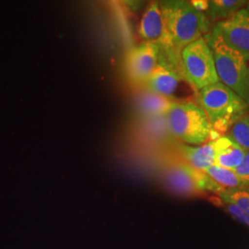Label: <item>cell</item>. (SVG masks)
<instances>
[{
	"mask_svg": "<svg viewBox=\"0 0 249 249\" xmlns=\"http://www.w3.org/2000/svg\"><path fill=\"white\" fill-rule=\"evenodd\" d=\"M191 4L194 6L195 9L201 11V12H206L207 9H208V5H209V1H191Z\"/></svg>",
	"mask_w": 249,
	"mask_h": 249,
	"instance_id": "ffe728a7",
	"label": "cell"
},
{
	"mask_svg": "<svg viewBox=\"0 0 249 249\" xmlns=\"http://www.w3.org/2000/svg\"><path fill=\"white\" fill-rule=\"evenodd\" d=\"M174 101L147 89L142 91L137 99L140 114L146 119L155 116H165Z\"/></svg>",
	"mask_w": 249,
	"mask_h": 249,
	"instance_id": "4fadbf2b",
	"label": "cell"
},
{
	"mask_svg": "<svg viewBox=\"0 0 249 249\" xmlns=\"http://www.w3.org/2000/svg\"><path fill=\"white\" fill-rule=\"evenodd\" d=\"M227 136L245 151H249V114L241 116L231 124Z\"/></svg>",
	"mask_w": 249,
	"mask_h": 249,
	"instance_id": "2e32d148",
	"label": "cell"
},
{
	"mask_svg": "<svg viewBox=\"0 0 249 249\" xmlns=\"http://www.w3.org/2000/svg\"><path fill=\"white\" fill-rule=\"evenodd\" d=\"M219 204H221V206L225 209V211L231 215L235 220L249 226V216L246 213H244L239 207H237L236 205L231 202L224 201L220 197H219Z\"/></svg>",
	"mask_w": 249,
	"mask_h": 249,
	"instance_id": "ac0fdd59",
	"label": "cell"
},
{
	"mask_svg": "<svg viewBox=\"0 0 249 249\" xmlns=\"http://www.w3.org/2000/svg\"><path fill=\"white\" fill-rule=\"evenodd\" d=\"M179 151L184 159L187 160V164L195 169L203 172L215 164L217 143L215 140L197 147L181 145L179 146Z\"/></svg>",
	"mask_w": 249,
	"mask_h": 249,
	"instance_id": "8fae6325",
	"label": "cell"
},
{
	"mask_svg": "<svg viewBox=\"0 0 249 249\" xmlns=\"http://www.w3.org/2000/svg\"><path fill=\"white\" fill-rule=\"evenodd\" d=\"M160 46L144 42L132 47L126 54L125 68L128 78L134 83H145L160 63Z\"/></svg>",
	"mask_w": 249,
	"mask_h": 249,
	"instance_id": "ba28073f",
	"label": "cell"
},
{
	"mask_svg": "<svg viewBox=\"0 0 249 249\" xmlns=\"http://www.w3.org/2000/svg\"><path fill=\"white\" fill-rule=\"evenodd\" d=\"M234 172L245 184L246 187H249V151L246 152L240 165L234 170Z\"/></svg>",
	"mask_w": 249,
	"mask_h": 249,
	"instance_id": "d6986e66",
	"label": "cell"
},
{
	"mask_svg": "<svg viewBox=\"0 0 249 249\" xmlns=\"http://www.w3.org/2000/svg\"><path fill=\"white\" fill-rule=\"evenodd\" d=\"M180 63L187 82L198 91L207 86L220 82L213 53L204 36L182 50Z\"/></svg>",
	"mask_w": 249,
	"mask_h": 249,
	"instance_id": "5b68a950",
	"label": "cell"
},
{
	"mask_svg": "<svg viewBox=\"0 0 249 249\" xmlns=\"http://www.w3.org/2000/svg\"><path fill=\"white\" fill-rule=\"evenodd\" d=\"M218 196L224 201H228L236 205L249 216V190L248 189L245 188L229 190L223 192Z\"/></svg>",
	"mask_w": 249,
	"mask_h": 249,
	"instance_id": "e0dca14e",
	"label": "cell"
},
{
	"mask_svg": "<svg viewBox=\"0 0 249 249\" xmlns=\"http://www.w3.org/2000/svg\"><path fill=\"white\" fill-rule=\"evenodd\" d=\"M248 2L246 0H210L205 14L210 21H216L217 23L230 18L244 9Z\"/></svg>",
	"mask_w": 249,
	"mask_h": 249,
	"instance_id": "5bb4252c",
	"label": "cell"
},
{
	"mask_svg": "<svg viewBox=\"0 0 249 249\" xmlns=\"http://www.w3.org/2000/svg\"><path fill=\"white\" fill-rule=\"evenodd\" d=\"M184 79L186 80L181 63L171 60L160 53V63L145 85L152 92L170 99L176 94L181 80Z\"/></svg>",
	"mask_w": 249,
	"mask_h": 249,
	"instance_id": "30bf717a",
	"label": "cell"
},
{
	"mask_svg": "<svg viewBox=\"0 0 249 249\" xmlns=\"http://www.w3.org/2000/svg\"><path fill=\"white\" fill-rule=\"evenodd\" d=\"M199 104L213 130L219 134L230 129L249 109L239 95L221 81L199 90Z\"/></svg>",
	"mask_w": 249,
	"mask_h": 249,
	"instance_id": "7a4b0ae2",
	"label": "cell"
},
{
	"mask_svg": "<svg viewBox=\"0 0 249 249\" xmlns=\"http://www.w3.org/2000/svg\"><path fill=\"white\" fill-rule=\"evenodd\" d=\"M212 32L227 46L249 59V11L246 8L230 18L215 23Z\"/></svg>",
	"mask_w": 249,
	"mask_h": 249,
	"instance_id": "8992f818",
	"label": "cell"
},
{
	"mask_svg": "<svg viewBox=\"0 0 249 249\" xmlns=\"http://www.w3.org/2000/svg\"><path fill=\"white\" fill-rule=\"evenodd\" d=\"M170 134L183 142L200 145L221 135L213 130L203 109L191 102H173L165 115Z\"/></svg>",
	"mask_w": 249,
	"mask_h": 249,
	"instance_id": "3957f363",
	"label": "cell"
},
{
	"mask_svg": "<svg viewBox=\"0 0 249 249\" xmlns=\"http://www.w3.org/2000/svg\"><path fill=\"white\" fill-rule=\"evenodd\" d=\"M204 172L184 162H175L164 171L166 187L179 196H194L204 193Z\"/></svg>",
	"mask_w": 249,
	"mask_h": 249,
	"instance_id": "52a82bcc",
	"label": "cell"
},
{
	"mask_svg": "<svg viewBox=\"0 0 249 249\" xmlns=\"http://www.w3.org/2000/svg\"><path fill=\"white\" fill-rule=\"evenodd\" d=\"M139 34L146 42L159 45L162 52L180 57L175 51L168 37L159 1H151L144 10Z\"/></svg>",
	"mask_w": 249,
	"mask_h": 249,
	"instance_id": "9c48e42d",
	"label": "cell"
},
{
	"mask_svg": "<svg viewBox=\"0 0 249 249\" xmlns=\"http://www.w3.org/2000/svg\"><path fill=\"white\" fill-rule=\"evenodd\" d=\"M246 9H248L249 11V1L248 2V5H247V8H246Z\"/></svg>",
	"mask_w": 249,
	"mask_h": 249,
	"instance_id": "44dd1931",
	"label": "cell"
},
{
	"mask_svg": "<svg viewBox=\"0 0 249 249\" xmlns=\"http://www.w3.org/2000/svg\"><path fill=\"white\" fill-rule=\"evenodd\" d=\"M159 2L168 37L179 55L187 45L210 33L209 18L204 12L195 9L191 1L164 0Z\"/></svg>",
	"mask_w": 249,
	"mask_h": 249,
	"instance_id": "6da1fadb",
	"label": "cell"
},
{
	"mask_svg": "<svg viewBox=\"0 0 249 249\" xmlns=\"http://www.w3.org/2000/svg\"><path fill=\"white\" fill-rule=\"evenodd\" d=\"M203 172L224 192L235 189H245L246 187L245 184L232 170L213 165Z\"/></svg>",
	"mask_w": 249,
	"mask_h": 249,
	"instance_id": "9a60e30c",
	"label": "cell"
},
{
	"mask_svg": "<svg viewBox=\"0 0 249 249\" xmlns=\"http://www.w3.org/2000/svg\"><path fill=\"white\" fill-rule=\"evenodd\" d=\"M216 143L217 155L214 165L234 171L240 165L247 151L227 135L218 138Z\"/></svg>",
	"mask_w": 249,
	"mask_h": 249,
	"instance_id": "7c38bea8",
	"label": "cell"
},
{
	"mask_svg": "<svg viewBox=\"0 0 249 249\" xmlns=\"http://www.w3.org/2000/svg\"><path fill=\"white\" fill-rule=\"evenodd\" d=\"M213 53L220 81L233 90L249 107V59L231 49L210 32L204 36Z\"/></svg>",
	"mask_w": 249,
	"mask_h": 249,
	"instance_id": "277c9868",
	"label": "cell"
}]
</instances>
